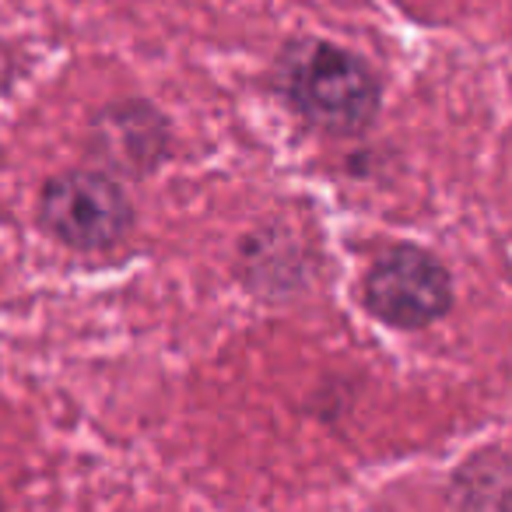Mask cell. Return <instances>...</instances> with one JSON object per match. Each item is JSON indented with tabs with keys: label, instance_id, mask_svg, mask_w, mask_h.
I'll return each mask as SVG.
<instances>
[{
	"label": "cell",
	"instance_id": "4",
	"mask_svg": "<svg viewBox=\"0 0 512 512\" xmlns=\"http://www.w3.org/2000/svg\"><path fill=\"white\" fill-rule=\"evenodd\" d=\"M88 144L106 169L144 179L172 155V127L151 102L123 99L95 113Z\"/></svg>",
	"mask_w": 512,
	"mask_h": 512
},
{
	"label": "cell",
	"instance_id": "2",
	"mask_svg": "<svg viewBox=\"0 0 512 512\" xmlns=\"http://www.w3.org/2000/svg\"><path fill=\"white\" fill-rule=\"evenodd\" d=\"M39 221L64 246L78 253H102L130 235L134 204L106 172H64L43 186Z\"/></svg>",
	"mask_w": 512,
	"mask_h": 512
},
{
	"label": "cell",
	"instance_id": "1",
	"mask_svg": "<svg viewBox=\"0 0 512 512\" xmlns=\"http://www.w3.org/2000/svg\"><path fill=\"white\" fill-rule=\"evenodd\" d=\"M274 88L306 123L334 137H355L372 127L383 88L369 64L323 39L288 43L274 67Z\"/></svg>",
	"mask_w": 512,
	"mask_h": 512
},
{
	"label": "cell",
	"instance_id": "3",
	"mask_svg": "<svg viewBox=\"0 0 512 512\" xmlns=\"http://www.w3.org/2000/svg\"><path fill=\"white\" fill-rule=\"evenodd\" d=\"M362 302L386 327L421 330L453 309V278L439 256L400 242L379 253L369 267Z\"/></svg>",
	"mask_w": 512,
	"mask_h": 512
}]
</instances>
